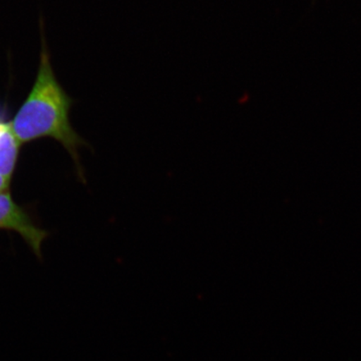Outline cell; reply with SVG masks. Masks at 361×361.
<instances>
[{
    "label": "cell",
    "mask_w": 361,
    "mask_h": 361,
    "mask_svg": "<svg viewBox=\"0 0 361 361\" xmlns=\"http://www.w3.org/2000/svg\"><path fill=\"white\" fill-rule=\"evenodd\" d=\"M73 104L59 84L51 64L44 35L37 76L28 97L11 121L13 133L23 144L43 137L60 142L78 164V148L84 140L72 128L69 113Z\"/></svg>",
    "instance_id": "cell-1"
},
{
    "label": "cell",
    "mask_w": 361,
    "mask_h": 361,
    "mask_svg": "<svg viewBox=\"0 0 361 361\" xmlns=\"http://www.w3.org/2000/svg\"><path fill=\"white\" fill-rule=\"evenodd\" d=\"M0 229L20 233L35 255H40L47 233L34 224L29 214L13 200L10 192H0Z\"/></svg>",
    "instance_id": "cell-2"
},
{
    "label": "cell",
    "mask_w": 361,
    "mask_h": 361,
    "mask_svg": "<svg viewBox=\"0 0 361 361\" xmlns=\"http://www.w3.org/2000/svg\"><path fill=\"white\" fill-rule=\"evenodd\" d=\"M21 144L13 132L4 108L0 107V175L11 182L19 159Z\"/></svg>",
    "instance_id": "cell-3"
},
{
    "label": "cell",
    "mask_w": 361,
    "mask_h": 361,
    "mask_svg": "<svg viewBox=\"0 0 361 361\" xmlns=\"http://www.w3.org/2000/svg\"><path fill=\"white\" fill-rule=\"evenodd\" d=\"M10 182L6 178H4L1 175H0V192H8V188H10Z\"/></svg>",
    "instance_id": "cell-4"
}]
</instances>
